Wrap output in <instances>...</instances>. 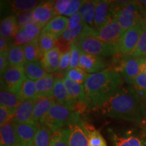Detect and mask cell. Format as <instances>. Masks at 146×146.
I'll return each instance as SVG.
<instances>
[{
	"mask_svg": "<svg viewBox=\"0 0 146 146\" xmlns=\"http://www.w3.org/2000/svg\"><path fill=\"white\" fill-rule=\"evenodd\" d=\"M55 103L53 98L36 99L33 112V122L41 125L45 115Z\"/></svg>",
	"mask_w": 146,
	"mask_h": 146,
	"instance_id": "obj_23",
	"label": "cell"
},
{
	"mask_svg": "<svg viewBox=\"0 0 146 146\" xmlns=\"http://www.w3.org/2000/svg\"><path fill=\"white\" fill-rule=\"evenodd\" d=\"M26 78L23 66H8L1 74V89L18 95L21 84Z\"/></svg>",
	"mask_w": 146,
	"mask_h": 146,
	"instance_id": "obj_7",
	"label": "cell"
},
{
	"mask_svg": "<svg viewBox=\"0 0 146 146\" xmlns=\"http://www.w3.org/2000/svg\"><path fill=\"white\" fill-rule=\"evenodd\" d=\"M53 132L44 125H40L35 139L36 146H50Z\"/></svg>",
	"mask_w": 146,
	"mask_h": 146,
	"instance_id": "obj_36",
	"label": "cell"
},
{
	"mask_svg": "<svg viewBox=\"0 0 146 146\" xmlns=\"http://www.w3.org/2000/svg\"><path fill=\"white\" fill-rule=\"evenodd\" d=\"M17 21L18 26L20 27L25 26V25H29L30 23H35L32 12H27V13L21 14L18 15L17 16Z\"/></svg>",
	"mask_w": 146,
	"mask_h": 146,
	"instance_id": "obj_44",
	"label": "cell"
},
{
	"mask_svg": "<svg viewBox=\"0 0 146 146\" xmlns=\"http://www.w3.org/2000/svg\"><path fill=\"white\" fill-rule=\"evenodd\" d=\"M98 1H84L80 8L78 13L81 15L84 23L89 27L94 29V21L95 12H96V5Z\"/></svg>",
	"mask_w": 146,
	"mask_h": 146,
	"instance_id": "obj_30",
	"label": "cell"
},
{
	"mask_svg": "<svg viewBox=\"0 0 146 146\" xmlns=\"http://www.w3.org/2000/svg\"><path fill=\"white\" fill-rule=\"evenodd\" d=\"M9 66L8 56L7 52L0 53V72L1 74L4 72L8 67Z\"/></svg>",
	"mask_w": 146,
	"mask_h": 146,
	"instance_id": "obj_48",
	"label": "cell"
},
{
	"mask_svg": "<svg viewBox=\"0 0 146 146\" xmlns=\"http://www.w3.org/2000/svg\"><path fill=\"white\" fill-rule=\"evenodd\" d=\"M135 89L140 96L146 100V73L142 72L133 81Z\"/></svg>",
	"mask_w": 146,
	"mask_h": 146,
	"instance_id": "obj_39",
	"label": "cell"
},
{
	"mask_svg": "<svg viewBox=\"0 0 146 146\" xmlns=\"http://www.w3.org/2000/svg\"><path fill=\"white\" fill-rule=\"evenodd\" d=\"M81 121L80 113L72 108L55 103L43 118L44 125L52 132Z\"/></svg>",
	"mask_w": 146,
	"mask_h": 146,
	"instance_id": "obj_4",
	"label": "cell"
},
{
	"mask_svg": "<svg viewBox=\"0 0 146 146\" xmlns=\"http://www.w3.org/2000/svg\"><path fill=\"white\" fill-rule=\"evenodd\" d=\"M85 25H86V24L83 22L79 27H78L77 28L75 29H72V30H68V29H67V30L62 35V37L63 39H64L66 41L70 42V43H72V42L75 41V40L78 37V36L81 35Z\"/></svg>",
	"mask_w": 146,
	"mask_h": 146,
	"instance_id": "obj_42",
	"label": "cell"
},
{
	"mask_svg": "<svg viewBox=\"0 0 146 146\" xmlns=\"http://www.w3.org/2000/svg\"><path fill=\"white\" fill-rule=\"evenodd\" d=\"M97 31L85 25L83 31L75 42L83 53L94 55L100 57H108L118 54V47L112 45L96 37Z\"/></svg>",
	"mask_w": 146,
	"mask_h": 146,
	"instance_id": "obj_3",
	"label": "cell"
},
{
	"mask_svg": "<svg viewBox=\"0 0 146 146\" xmlns=\"http://www.w3.org/2000/svg\"><path fill=\"white\" fill-rule=\"evenodd\" d=\"M101 146H107V145H101Z\"/></svg>",
	"mask_w": 146,
	"mask_h": 146,
	"instance_id": "obj_55",
	"label": "cell"
},
{
	"mask_svg": "<svg viewBox=\"0 0 146 146\" xmlns=\"http://www.w3.org/2000/svg\"><path fill=\"white\" fill-rule=\"evenodd\" d=\"M88 75L89 74L85 72L81 68H76L68 70L66 72L64 77L68 78V79H70V81L73 82H75V83L84 85Z\"/></svg>",
	"mask_w": 146,
	"mask_h": 146,
	"instance_id": "obj_38",
	"label": "cell"
},
{
	"mask_svg": "<svg viewBox=\"0 0 146 146\" xmlns=\"http://www.w3.org/2000/svg\"><path fill=\"white\" fill-rule=\"evenodd\" d=\"M115 18L124 31L141 23L145 10L138 1H114Z\"/></svg>",
	"mask_w": 146,
	"mask_h": 146,
	"instance_id": "obj_5",
	"label": "cell"
},
{
	"mask_svg": "<svg viewBox=\"0 0 146 146\" xmlns=\"http://www.w3.org/2000/svg\"><path fill=\"white\" fill-rule=\"evenodd\" d=\"M18 96L23 100L37 99L35 81L26 78L21 84Z\"/></svg>",
	"mask_w": 146,
	"mask_h": 146,
	"instance_id": "obj_34",
	"label": "cell"
},
{
	"mask_svg": "<svg viewBox=\"0 0 146 146\" xmlns=\"http://www.w3.org/2000/svg\"><path fill=\"white\" fill-rule=\"evenodd\" d=\"M24 53L27 62H39L43 56L38 42H33L23 45Z\"/></svg>",
	"mask_w": 146,
	"mask_h": 146,
	"instance_id": "obj_35",
	"label": "cell"
},
{
	"mask_svg": "<svg viewBox=\"0 0 146 146\" xmlns=\"http://www.w3.org/2000/svg\"><path fill=\"white\" fill-rule=\"evenodd\" d=\"M143 61V58L124 56L118 66V70L124 78L133 81L142 72Z\"/></svg>",
	"mask_w": 146,
	"mask_h": 146,
	"instance_id": "obj_11",
	"label": "cell"
},
{
	"mask_svg": "<svg viewBox=\"0 0 146 146\" xmlns=\"http://www.w3.org/2000/svg\"><path fill=\"white\" fill-rule=\"evenodd\" d=\"M55 78L52 74H47L44 77L35 81L36 98H53V89Z\"/></svg>",
	"mask_w": 146,
	"mask_h": 146,
	"instance_id": "obj_22",
	"label": "cell"
},
{
	"mask_svg": "<svg viewBox=\"0 0 146 146\" xmlns=\"http://www.w3.org/2000/svg\"><path fill=\"white\" fill-rule=\"evenodd\" d=\"M96 109L106 117L138 125L146 121L145 106L141 96L132 87H120L108 101Z\"/></svg>",
	"mask_w": 146,
	"mask_h": 146,
	"instance_id": "obj_1",
	"label": "cell"
},
{
	"mask_svg": "<svg viewBox=\"0 0 146 146\" xmlns=\"http://www.w3.org/2000/svg\"><path fill=\"white\" fill-rule=\"evenodd\" d=\"M36 100H23L21 104L16 109L13 118L12 119L14 123H34V122H33L32 117Z\"/></svg>",
	"mask_w": 146,
	"mask_h": 146,
	"instance_id": "obj_18",
	"label": "cell"
},
{
	"mask_svg": "<svg viewBox=\"0 0 146 146\" xmlns=\"http://www.w3.org/2000/svg\"><path fill=\"white\" fill-rule=\"evenodd\" d=\"M115 18V10L113 1H98L95 12L94 27L97 31L102 30L106 25Z\"/></svg>",
	"mask_w": 146,
	"mask_h": 146,
	"instance_id": "obj_9",
	"label": "cell"
},
{
	"mask_svg": "<svg viewBox=\"0 0 146 146\" xmlns=\"http://www.w3.org/2000/svg\"><path fill=\"white\" fill-rule=\"evenodd\" d=\"M20 27L18 26L17 18L15 16H9L1 21L0 25V33L1 36L7 38H14L18 31Z\"/></svg>",
	"mask_w": 146,
	"mask_h": 146,
	"instance_id": "obj_28",
	"label": "cell"
},
{
	"mask_svg": "<svg viewBox=\"0 0 146 146\" xmlns=\"http://www.w3.org/2000/svg\"><path fill=\"white\" fill-rule=\"evenodd\" d=\"M23 100L18 95L1 89L0 104L14 114L16 109L21 104Z\"/></svg>",
	"mask_w": 146,
	"mask_h": 146,
	"instance_id": "obj_26",
	"label": "cell"
},
{
	"mask_svg": "<svg viewBox=\"0 0 146 146\" xmlns=\"http://www.w3.org/2000/svg\"><path fill=\"white\" fill-rule=\"evenodd\" d=\"M43 29V27L36 23L20 27L19 31L14 36V45H25L37 41Z\"/></svg>",
	"mask_w": 146,
	"mask_h": 146,
	"instance_id": "obj_13",
	"label": "cell"
},
{
	"mask_svg": "<svg viewBox=\"0 0 146 146\" xmlns=\"http://www.w3.org/2000/svg\"><path fill=\"white\" fill-rule=\"evenodd\" d=\"M37 42L43 54L52 50L56 47V39L43 30L41 31Z\"/></svg>",
	"mask_w": 146,
	"mask_h": 146,
	"instance_id": "obj_37",
	"label": "cell"
},
{
	"mask_svg": "<svg viewBox=\"0 0 146 146\" xmlns=\"http://www.w3.org/2000/svg\"><path fill=\"white\" fill-rule=\"evenodd\" d=\"M70 133V127L62 128L53 132L50 146H69Z\"/></svg>",
	"mask_w": 146,
	"mask_h": 146,
	"instance_id": "obj_31",
	"label": "cell"
},
{
	"mask_svg": "<svg viewBox=\"0 0 146 146\" xmlns=\"http://www.w3.org/2000/svg\"><path fill=\"white\" fill-rule=\"evenodd\" d=\"M131 56L135 57L146 58V28L143 27V31L140 36L137 46Z\"/></svg>",
	"mask_w": 146,
	"mask_h": 146,
	"instance_id": "obj_40",
	"label": "cell"
},
{
	"mask_svg": "<svg viewBox=\"0 0 146 146\" xmlns=\"http://www.w3.org/2000/svg\"><path fill=\"white\" fill-rule=\"evenodd\" d=\"M9 48L10 47L8 46V39L1 36L0 37V53L7 52Z\"/></svg>",
	"mask_w": 146,
	"mask_h": 146,
	"instance_id": "obj_49",
	"label": "cell"
},
{
	"mask_svg": "<svg viewBox=\"0 0 146 146\" xmlns=\"http://www.w3.org/2000/svg\"><path fill=\"white\" fill-rule=\"evenodd\" d=\"M0 146H18L15 123L10 120L0 129Z\"/></svg>",
	"mask_w": 146,
	"mask_h": 146,
	"instance_id": "obj_24",
	"label": "cell"
},
{
	"mask_svg": "<svg viewBox=\"0 0 146 146\" xmlns=\"http://www.w3.org/2000/svg\"><path fill=\"white\" fill-rule=\"evenodd\" d=\"M64 83L70 98L76 104H82L87 106V98L85 96V87L83 85L70 81L68 78H63Z\"/></svg>",
	"mask_w": 146,
	"mask_h": 146,
	"instance_id": "obj_20",
	"label": "cell"
},
{
	"mask_svg": "<svg viewBox=\"0 0 146 146\" xmlns=\"http://www.w3.org/2000/svg\"><path fill=\"white\" fill-rule=\"evenodd\" d=\"M145 114H146V100L145 101Z\"/></svg>",
	"mask_w": 146,
	"mask_h": 146,
	"instance_id": "obj_53",
	"label": "cell"
},
{
	"mask_svg": "<svg viewBox=\"0 0 146 146\" xmlns=\"http://www.w3.org/2000/svg\"><path fill=\"white\" fill-rule=\"evenodd\" d=\"M83 127L88 139L89 146H101L106 145L104 138L98 130L88 123H84Z\"/></svg>",
	"mask_w": 146,
	"mask_h": 146,
	"instance_id": "obj_32",
	"label": "cell"
},
{
	"mask_svg": "<svg viewBox=\"0 0 146 146\" xmlns=\"http://www.w3.org/2000/svg\"><path fill=\"white\" fill-rule=\"evenodd\" d=\"M143 31L141 23L124 31L118 45V54L121 56H131L137 46L140 36Z\"/></svg>",
	"mask_w": 146,
	"mask_h": 146,
	"instance_id": "obj_8",
	"label": "cell"
},
{
	"mask_svg": "<svg viewBox=\"0 0 146 146\" xmlns=\"http://www.w3.org/2000/svg\"><path fill=\"white\" fill-rule=\"evenodd\" d=\"M138 2L141 5L142 8L146 11V0H140V1H138Z\"/></svg>",
	"mask_w": 146,
	"mask_h": 146,
	"instance_id": "obj_51",
	"label": "cell"
},
{
	"mask_svg": "<svg viewBox=\"0 0 146 146\" xmlns=\"http://www.w3.org/2000/svg\"><path fill=\"white\" fill-rule=\"evenodd\" d=\"M113 146H146V123L137 127L123 129H110Z\"/></svg>",
	"mask_w": 146,
	"mask_h": 146,
	"instance_id": "obj_6",
	"label": "cell"
},
{
	"mask_svg": "<svg viewBox=\"0 0 146 146\" xmlns=\"http://www.w3.org/2000/svg\"><path fill=\"white\" fill-rule=\"evenodd\" d=\"M61 54L56 47L52 50L43 54L40 62L48 74L57 72L59 68Z\"/></svg>",
	"mask_w": 146,
	"mask_h": 146,
	"instance_id": "obj_21",
	"label": "cell"
},
{
	"mask_svg": "<svg viewBox=\"0 0 146 146\" xmlns=\"http://www.w3.org/2000/svg\"><path fill=\"white\" fill-rule=\"evenodd\" d=\"M84 1L80 0H58L54 1L56 16H70L77 13Z\"/></svg>",
	"mask_w": 146,
	"mask_h": 146,
	"instance_id": "obj_17",
	"label": "cell"
},
{
	"mask_svg": "<svg viewBox=\"0 0 146 146\" xmlns=\"http://www.w3.org/2000/svg\"><path fill=\"white\" fill-rule=\"evenodd\" d=\"M53 98L56 103L74 109L76 104L69 96L62 78H55L54 86L53 89Z\"/></svg>",
	"mask_w": 146,
	"mask_h": 146,
	"instance_id": "obj_16",
	"label": "cell"
},
{
	"mask_svg": "<svg viewBox=\"0 0 146 146\" xmlns=\"http://www.w3.org/2000/svg\"><path fill=\"white\" fill-rule=\"evenodd\" d=\"M70 64V52H69L66 54H61V58H60V66L58 72H63L66 74V72L68 70Z\"/></svg>",
	"mask_w": 146,
	"mask_h": 146,
	"instance_id": "obj_43",
	"label": "cell"
},
{
	"mask_svg": "<svg viewBox=\"0 0 146 146\" xmlns=\"http://www.w3.org/2000/svg\"><path fill=\"white\" fill-rule=\"evenodd\" d=\"M70 64L68 70L72 68H79L80 58L82 54L81 50L76 45L75 42H72L71 43L70 48Z\"/></svg>",
	"mask_w": 146,
	"mask_h": 146,
	"instance_id": "obj_41",
	"label": "cell"
},
{
	"mask_svg": "<svg viewBox=\"0 0 146 146\" xmlns=\"http://www.w3.org/2000/svg\"><path fill=\"white\" fill-rule=\"evenodd\" d=\"M9 66H23L26 63L23 45H13L7 51Z\"/></svg>",
	"mask_w": 146,
	"mask_h": 146,
	"instance_id": "obj_29",
	"label": "cell"
},
{
	"mask_svg": "<svg viewBox=\"0 0 146 146\" xmlns=\"http://www.w3.org/2000/svg\"><path fill=\"white\" fill-rule=\"evenodd\" d=\"M106 63L103 58L82 52L79 62V68L87 74H94L105 70Z\"/></svg>",
	"mask_w": 146,
	"mask_h": 146,
	"instance_id": "obj_15",
	"label": "cell"
},
{
	"mask_svg": "<svg viewBox=\"0 0 146 146\" xmlns=\"http://www.w3.org/2000/svg\"><path fill=\"white\" fill-rule=\"evenodd\" d=\"M29 146H36V145H35V143H33V144H32V145H29Z\"/></svg>",
	"mask_w": 146,
	"mask_h": 146,
	"instance_id": "obj_54",
	"label": "cell"
},
{
	"mask_svg": "<svg viewBox=\"0 0 146 146\" xmlns=\"http://www.w3.org/2000/svg\"><path fill=\"white\" fill-rule=\"evenodd\" d=\"M32 12L35 23L43 27H44L52 18L57 16L54 10V1H45L39 3Z\"/></svg>",
	"mask_w": 146,
	"mask_h": 146,
	"instance_id": "obj_14",
	"label": "cell"
},
{
	"mask_svg": "<svg viewBox=\"0 0 146 146\" xmlns=\"http://www.w3.org/2000/svg\"><path fill=\"white\" fill-rule=\"evenodd\" d=\"M25 76L29 80L36 81L44 77L48 73L39 62H27L23 66Z\"/></svg>",
	"mask_w": 146,
	"mask_h": 146,
	"instance_id": "obj_27",
	"label": "cell"
},
{
	"mask_svg": "<svg viewBox=\"0 0 146 146\" xmlns=\"http://www.w3.org/2000/svg\"><path fill=\"white\" fill-rule=\"evenodd\" d=\"M39 1L36 0H16L12 1V11L16 15L32 12L39 4Z\"/></svg>",
	"mask_w": 146,
	"mask_h": 146,
	"instance_id": "obj_33",
	"label": "cell"
},
{
	"mask_svg": "<svg viewBox=\"0 0 146 146\" xmlns=\"http://www.w3.org/2000/svg\"><path fill=\"white\" fill-rule=\"evenodd\" d=\"M18 146H29L35 143L40 124L36 123H16Z\"/></svg>",
	"mask_w": 146,
	"mask_h": 146,
	"instance_id": "obj_10",
	"label": "cell"
},
{
	"mask_svg": "<svg viewBox=\"0 0 146 146\" xmlns=\"http://www.w3.org/2000/svg\"><path fill=\"white\" fill-rule=\"evenodd\" d=\"M124 83L119 73L111 69L89 74L84 84L87 106L96 109L108 101Z\"/></svg>",
	"mask_w": 146,
	"mask_h": 146,
	"instance_id": "obj_2",
	"label": "cell"
},
{
	"mask_svg": "<svg viewBox=\"0 0 146 146\" xmlns=\"http://www.w3.org/2000/svg\"><path fill=\"white\" fill-rule=\"evenodd\" d=\"M83 23V19H82L80 14L77 13L73 14L69 17L68 21V30H72V29H75L79 27L82 23Z\"/></svg>",
	"mask_w": 146,
	"mask_h": 146,
	"instance_id": "obj_46",
	"label": "cell"
},
{
	"mask_svg": "<svg viewBox=\"0 0 146 146\" xmlns=\"http://www.w3.org/2000/svg\"><path fill=\"white\" fill-rule=\"evenodd\" d=\"M142 72L146 73V58H143V64H142Z\"/></svg>",
	"mask_w": 146,
	"mask_h": 146,
	"instance_id": "obj_52",
	"label": "cell"
},
{
	"mask_svg": "<svg viewBox=\"0 0 146 146\" xmlns=\"http://www.w3.org/2000/svg\"><path fill=\"white\" fill-rule=\"evenodd\" d=\"M71 133L69 146H89L88 139L83 127V121L70 126Z\"/></svg>",
	"mask_w": 146,
	"mask_h": 146,
	"instance_id": "obj_25",
	"label": "cell"
},
{
	"mask_svg": "<svg viewBox=\"0 0 146 146\" xmlns=\"http://www.w3.org/2000/svg\"><path fill=\"white\" fill-rule=\"evenodd\" d=\"M14 114H12L6 108L0 106V125L3 126L12 119Z\"/></svg>",
	"mask_w": 146,
	"mask_h": 146,
	"instance_id": "obj_47",
	"label": "cell"
},
{
	"mask_svg": "<svg viewBox=\"0 0 146 146\" xmlns=\"http://www.w3.org/2000/svg\"><path fill=\"white\" fill-rule=\"evenodd\" d=\"M145 123H146V121H145Z\"/></svg>",
	"mask_w": 146,
	"mask_h": 146,
	"instance_id": "obj_56",
	"label": "cell"
},
{
	"mask_svg": "<svg viewBox=\"0 0 146 146\" xmlns=\"http://www.w3.org/2000/svg\"><path fill=\"white\" fill-rule=\"evenodd\" d=\"M71 43H70V42L66 41L64 39H63L62 36L56 40V47L59 50L61 54H66V53L70 52Z\"/></svg>",
	"mask_w": 146,
	"mask_h": 146,
	"instance_id": "obj_45",
	"label": "cell"
},
{
	"mask_svg": "<svg viewBox=\"0 0 146 146\" xmlns=\"http://www.w3.org/2000/svg\"><path fill=\"white\" fill-rule=\"evenodd\" d=\"M124 31H125L120 27L117 20L114 19L102 30L97 31L96 37L102 41L118 47L120 38Z\"/></svg>",
	"mask_w": 146,
	"mask_h": 146,
	"instance_id": "obj_12",
	"label": "cell"
},
{
	"mask_svg": "<svg viewBox=\"0 0 146 146\" xmlns=\"http://www.w3.org/2000/svg\"><path fill=\"white\" fill-rule=\"evenodd\" d=\"M141 24L142 27H144V28H146V11L143 14V18H142V20L141 21Z\"/></svg>",
	"mask_w": 146,
	"mask_h": 146,
	"instance_id": "obj_50",
	"label": "cell"
},
{
	"mask_svg": "<svg viewBox=\"0 0 146 146\" xmlns=\"http://www.w3.org/2000/svg\"><path fill=\"white\" fill-rule=\"evenodd\" d=\"M68 21V18L65 16H57L52 18L42 30L50 35L56 40L67 30Z\"/></svg>",
	"mask_w": 146,
	"mask_h": 146,
	"instance_id": "obj_19",
	"label": "cell"
}]
</instances>
